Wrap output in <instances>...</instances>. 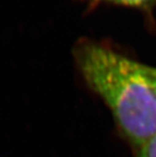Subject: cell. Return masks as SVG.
I'll return each mask as SVG.
<instances>
[{
	"label": "cell",
	"mask_w": 156,
	"mask_h": 157,
	"mask_svg": "<svg viewBox=\"0 0 156 157\" xmlns=\"http://www.w3.org/2000/svg\"><path fill=\"white\" fill-rule=\"evenodd\" d=\"M142 70H143L146 79L150 83L151 87L153 88V91L156 95V67L142 64Z\"/></svg>",
	"instance_id": "obj_4"
},
{
	"label": "cell",
	"mask_w": 156,
	"mask_h": 157,
	"mask_svg": "<svg viewBox=\"0 0 156 157\" xmlns=\"http://www.w3.org/2000/svg\"><path fill=\"white\" fill-rule=\"evenodd\" d=\"M73 57L88 87L101 98L127 140L139 148L156 133V95L142 63L92 40L78 41Z\"/></svg>",
	"instance_id": "obj_1"
},
{
	"label": "cell",
	"mask_w": 156,
	"mask_h": 157,
	"mask_svg": "<svg viewBox=\"0 0 156 157\" xmlns=\"http://www.w3.org/2000/svg\"><path fill=\"white\" fill-rule=\"evenodd\" d=\"M137 157H156V133L139 147Z\"/></svg>",
	"instance_id": "obj_3"
},
{
	"label": "cell",
	"mask_w": 156,
	"mask_h": 157,
	"mask_svg": "<svg viewBox=\"0 0 156 157\" xmlns=\"http://www.w3.org/2000/svg\"><path fill=\"white\" fill-rule=\"evenodd\" d=\"M89 4H94V3H109V4L119 5V6H126V7L131 8H138V9H145L148 10L153 6H156V0H87Z\"/></svg>",
	"instance_id": "obj_2"
}]
</instances>
